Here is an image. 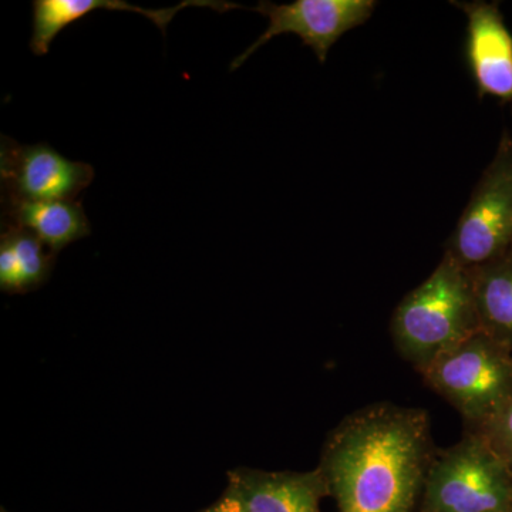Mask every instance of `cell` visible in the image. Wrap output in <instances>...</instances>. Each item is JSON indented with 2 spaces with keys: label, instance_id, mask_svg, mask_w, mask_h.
I'll list each match as a JSON object with an SVG mask.
<instances>
[{
  "label": "cell",
  "instance_id": "6da1fadb",
  "mask_svg": "<svg viewBox=\"0 0 512 512\" xmlns=\"http://www.w3.org/2000/svg\"><path fill=\"white\" fill-rule=\"evenodd\" d=\"M434 454L426 410L375 403L340 421L318 468L339 512H420Z\"/></svg>",
  "mask_w": 512,
  "mask_h": 512
},
{
  "label": "cell",
  "instance_id": "7a4b0ae2",
  "mask_svg": "<svg viewBox=\"0 0 512 512\" xmlns=\"http://www.w3.org/2000/svg\"><path fill=\"white\" fill-rule=\"evenodd\" d=\"M480 330L470 271L446 254L392 320L394 345L419 373Z\"/></svg>",
  "mask_w": 512,
  "mask_h": 512
},
{
  "label": "cell",
  "instance_id": "3957f363",
  "mask_svg": "<svg viewBox=\"0 0 512 512\" xmlns=\"http://www.w3.org/2000/svg\"><path fill=\"white\" fill-rule=\"evenodd\" d=\"M420 512H512V467L483 433L434 454Z\"/></svg>",
  "mask_w": 512,
  "mask_h": 512
},
{
  "label": "cell",
  "instance_id": "277c9868",
  "mask_svg": "<svg viewBox=\"0 0 512 512\" xmlns=\"http://www.w3.org/2000/svg\"><path fill=\"white\" fill-rule=\"evenodd\" d=\"M420 375L461 414L468 430L483 429L512 402V352L481 330Z\"/></svg>",
  "mask_w": 512,
  "mask_h": 512
},
{
  "label": "cell",
  "instance_id": "5b68a950",
  "mask_svg": "<svg viewBox=\"0 0 512 512\" xmlns=\"http://www.w3.org/2000/svg\"><path fill=\"white\" fill-rule=\"evenodd\" d=\"M512 247V136L504 131L453 234L446 255L463 268L490 264Z\"/></svg>",
  "mask_w": 512,
  "mask_h": 512
},
{
  "label": "cell",
  "instance_id": "8992f818",
  "mask_svg": "<svg viewBox=\"0 0 512 512\" xmlns=\"http://www.w3.org/2000/svg\"><path fill=\"white\" fill-rule=\"evenodd\" d=\"M376 5L375 0H295L282 5L259 2L254 10L268 19V28L231 63V70L241 67L269 40L286 33L301 37L303 45L311 47L319 62L325 63L332 46L372 18Z\"/></svg>",
  "mask_w": 512,
  "mask_h": 512
},
{
  "label": "cell",
  "instance_id": "52a82bcc",
  "mask_svg": "<svg viewBox=\"0 0 512 512\" xmlns=\"http://www.w3.org/2000/svg\"><path fill=\"white\" fill-rule=\"evenodd\" d=\"M2 200H76L94 180L92 165L72 161L49 144H19L2 136Z\"/></svg>",
  "mask_w": 512,
  "mask_h": 512
},
{
  "label": "cell",
  "instance_id": "ba28073f",
  "mask_svg": "<svg viewBox=\"0 0 512 512\" xmlns=\"http://www.w3.org/2000/svg\"><path fill=\"white\" fill-rule=\"evenodd\" d=\"M467 16L466 60L478 96L512 101V35L497 3L453 2Z\"/></svg>",
  "mask_w": 512,
  "mask_h": 512
},
{
  "label": "cell",
  "instance_id": "9c48e42d",
  "mask_svg": "<svg viewBox=\"0 0 512 512\" xmlns=\"http://www.w3.org/2000/svg\"><path fill=\"white\" fill-rule=\"evenodd\" d=\"M228 493L248 512H320L329 488L319 468L305 473L237 468L228 474Z\"/></svg>",
  "mask_w": 512,
  "mask_h": 512
},
{
  "label": "cell",
  "instance_id": "30bf717a",
  "mask_svg": "<svg viewBox=\"0 0 512 512\" xmlns=\"http://www.w3.org/2000/svg\"><path fill=\"white\" fill-rule=\"evenodd\" d=\"M32 6L33 30L29 47L36 56L46 55L53 40L62 30L96 10H119V12L127 10V12L141 13L151 22L156 23L157 28L165 35L168 23L174 16L180 10L190 6L210 8L217 12L241 8L235 3L220 2V0H184L177 6L163 9H143L140 6L130 5L126 0H33Z\"/></svg>",
  "mask_w": 512,
  "mask_h": 512
},
{
  "label": "cell",
  "instance_id": "8fae6325",
  "mask_svg": "<svg viewBox=\"0 0 512 512\" xmlns=\"http://www.w3.org/2000/svg\"><path fill=\"white\" fill-rule=\"evenodd\" d=\"M2 208V227L26 229L56 254L92 232L89 218L76 200H2Z\"/></svg>",
  "mask_w": 512,
  "mask_h": 512
},
{
  "label": "cell",
  "instance_id": "7c38bea8",
  "mask_svg": "<svg viewBox=\"0 0 512 512\" xmlns=\"http://www.w3.org/2000/svg\"><path fill=\"white\" fill-rule=\"evenodd\" d=\"M470 275L481 332L512 352V247Z\"/></svg>",
  "mask_w": 512,
  "mask_h": 512
},
{
  "label": "cell",
  "instance_id": "4fadbf2b",
  "mask_svg": "<svg viewBox=\"0 0 512 512\" xmlns=\"http://www.w3.org/2000/svg\"><path fill=\"white\" fill-rule=\"evenodd\" d=\"M55 254L32 232L5 225L0 238V288L10 293L37 288L49 276Z\"/></svg>",
  "mask_w": 512,
  "mask_h": 512
},
{
  "label": "cell",
  "instance_id": "5bb4252c",
  "mask_svg": "<svg viewBox=\"0 0 512 512\" xmlns=\"http://www.w3.org/2000/svg\"><path fill=\"white\" fill-rule=\"evenodd\" d=\"M476 431L483 433L495 450L512 467V402L487 426Z\"/></svg>",
  "mask_w": 512,
  "mask_h": 512
},
{
  "label": "cell",
  "instance_id": "9a60e30c",
  "mask_svg": "<svg viewBox=\"0 0 512 512\" xmlns=\"http://www.w3.org/2000/svg\"><path fill=\"white\" fill-rule=\"evenodd\" d=\"M200 512H248L245 510L244 505H242L241 501L238 500L235 495L228 493L225 490V493L222 494L220 500L217 503L210 505V507L205 508Z\"/></svg>",
  "mask_w": 512,
  "mask_h": 512
},
{
  "label": "cell",
  "instance_id": "2e32d148",
  "mask_svg": "<svg viewBox=\"0 0 512 512\" xmlns=\"http://www.w3.org/2000/svg\"><path fill=\"white\" fill-rule=\"evenodd\" d=\"M2 512H8V511L2 510Z\"/></svg>",
  "mask_w": 512,
  "mask_h": 512
}]
</instances>
